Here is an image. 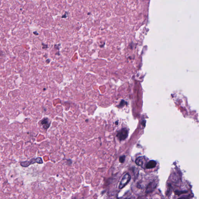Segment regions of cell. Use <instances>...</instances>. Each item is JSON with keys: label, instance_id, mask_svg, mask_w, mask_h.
Returning <instances> with one entry per match:
<instances>
[{"label": "cell", "instance_id": "cell-2", "mask_svg": "<svg viewBox=\"0 0 199 199\" xmlns=\"http://www.w3.org/2000/svg\"><path fill=\"white\" fill-rule=\"evenodd\" d=\"M131 180V176L130 175L127 173L122 178L121 181L119 186V189H122Z\"/></svg>", "mask_w": 199, "mask_h": 199}, {"label": "cell", "instance_id": "cell-9", "mask_svg": "<svg viewBox=\"0 0 199 199\" xmlns=\"http://www.w3.org/2000/svg\"><path fill=\"white\" fill-rule=\"evenodd\" d=\"M33 33L34 34H35V35H38V33L37 32H34Z\"/></svg>", "mask_w": 199, "mask_h": 199}, {"label": "cell", "instance_id": "cell-7", "mask_svg": "<svg viewBox=\"0 0 199 199\" xmlns=\"http://www.w3.org/2000/svg\"><path fill=\"white\" fill-rule=\"evenodd\" d=\"M135 163L137 165L139 166H142L143 164V159L142 157H139L138 158L136 159L135 160Z\"/></svg>", "mask_w": 199, "mask_h": 199}, {"label": "cell", "instance_id": "cell-5", "mask_svg": "<svg viewBox=\"0 0 199 199\" xmlns=\"http://www.w3.org/2000/svg\"><path fill=\"white\" fill-rule=\"evenodd\" d=\"M156 186V184L154 182H152L150 183L149 185H148L147 189H146V193H149L152 192V190H154V188Z\"/></svg>", "mask_w": 199, "mask_h": 199}, {"label": "cell", "instance_id": "cell-3", "mask_svg": "<svg viewBox=\"0 0 199 199\" xmlns=\"http://www.w3.org/2000/svg\"><path fill=\"white\" fill-rule=\"evenodd\" d=\"M129 132L126 129H122L118 133L117 136L120 140H124L128 136Z\"/></svg>", "mask_w": 199, "mask_h": 199}, {"label": "cell", "instance_id": "cell-10", "mask_svg": "<svg viewBox=\"0 0 199 199\" xmlns=\"http://www.w3.org/2000/svg\"><path fill=\"white\" fill-rule=\"evenodd\" d=\"M130 199L129 198V199Z\"/></svg>", "mask_w": 199, "mask_h": 199}, {"label": "cell", "instance_id": "cell-8", "mask_svg": "<svg viewBox=\"0 0 199 199\" xmlns=\"http://www.w3.org/2000/svg\"><path fill=\"white\" fill-rule=\"evenodd\" d=\"M125 156H121V157H120V158H119V162H120V163H123V162H124V160H125Z\"/></svg>", "mask_w": 199, "mask_h": 199}, {"label": "cell", "instance_id": "cell-6", "mask_svg": "<svg viewBox=\"0 0 199 199\" xmlns=\"http://www.w3.org/2000/svg\"><path fill=\"white\" fill-rule=\"evenodd\" d=\"M156 162L154 160H151L149 161L146 165V168L147 169H151L154 168L156 167Z\"/></svg>", "mask_w": 199, "mask_h": 199}, {"label": "cell", "instance_id": "cell-1", "mask_svg": "<svg viewBox=\"0 0 199 199\" xmlns=\"http://www.w3.org/2000/svg\"><path fill=\"white\" fill-rule=\"evenodd\" d=\"M37 163L38 164H42L43 163V161L41 157H38L36 158H33L29 161H25V162H22L20 163L21 165L23 167H27L30 165Z\"/></svg>", "mask_w": 199, "mask_h": 199}, {"label": "cell", "instance_id": "cell-4", "mask_svg": "<svg viewBox=\"0 0 199 199\" xmlns=\"http://www.w3.org/2000/svg\"><path fill=\"white\" fill-rule=\"evenodd\" d=\"M41 125L45 130H47L50 126L51 122L47 118H44L41 121Z\"/></svg>", "mask_w": 199, "mask_h": 199}]
</instances>
